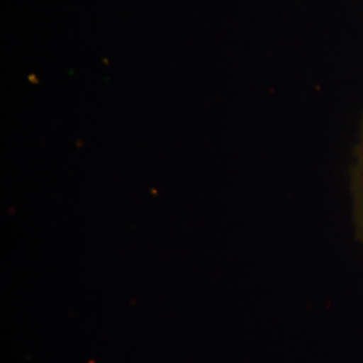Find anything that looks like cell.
<instances>
[{
  "label": "cell",
  "instance_id": "obj_1",
  "mask_svg": "<svg viewBox=\"0 0 363 363\" xmlns=\"http://www.w3.org/2000/svg\"><path fill=\"white\" fill-rule=\"evenodd\" d=\"M357 219L359 233L363 238V147L359 157L357 175Z\"/></svg>",
  "mask_w": 363,
  "mask_h": 363
}]
</instances>
